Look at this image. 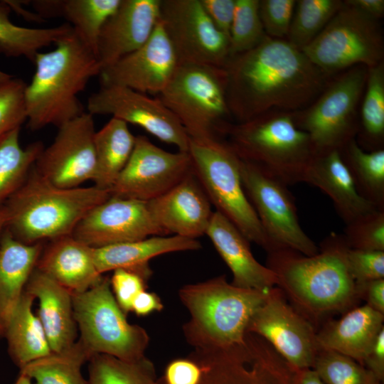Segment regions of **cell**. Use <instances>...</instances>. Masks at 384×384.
Returning <instances> with one entry per match:
<instances>
[{"mask_svg": "<svg viewBox=\"0 0 384 384\" xmlns=\"http://www.w3.org/2000/svg\"><path fill=\"white\" fill-rule=\"evenodd\" d=\"M223 69L228 109L238 122L275 109L302 108L324 90L328 76L289 41L267 36L229 57Z\"/></svg>", "mask_w": 384, "mask_h": 384, "instance_id": "6da1fadb", "label": "cell"}, {"mask_svg": "<svg viewBox=\"0 0 384 384\" xmlns=\"http://www.w3.org/2000/svg\"><path fill=\"white\" fill-rule=\"evenodd\" d=\"M348 248L342 235L332 233L314 255L291 249L267 252L266 266L275 274L276 286L316 329L359 302L347 262Z\"/></svg>", "mask_w": 384, "mask_h": 384, "instance_id": "7a4b0ae2", "label": "cell"}, {"mask_svg": "<svg viewBox=\"0 0 384 384\" xmlns=\"http://www.w3.org/2000/svg\"><path fill=\"white\" fill-rule=\"evenodd\" d=\"M33 63L35 73L24 91L31 130L48 125L59 127L85 112L78 95L102 68L73 29L55 43L54 50L38 53Z\"/></svg>", "mask_w": 384, "mask_h": 384, "instance_id": "3957f363", "label": "cell"}, {"mask_svg": "<svg viewBox=\"0 0 384 384\" xmlns=\"http://www.w3.org/2000/svg\"><path fill=\"white\" fill-rule=\"evenodd\" d=\"M267 292L235 286L225 275L182 287L178 296L190 315L183 332L193 353L209 356L244 346L249 321Z\"/></svg>", "mask_w": 384, "mask_h": 384, "instance_id": "277c9868", "label": "cell"}, {"mask_svg": "<svg viewBox=\"0 0 384 384\" xmlns=\"http://www.w3.org/2000/svg\"><path fill=\"white\" fill-rule=\"evenodd\" d=\"M110 197V191L95 185L58 187L33 169L0 209L4 228L18 240L34 244L72 235L85 215Z\"/></svg>", "mask_w": 384, "mask_h": 384, "instance_id": "5b68a950", "label": "cell"}, {"mask_svg": "<svg viewBox=\"0 0 384 384\" xmlns=\"http://www.w3.org/2000/svg\"><path fill=\"white\" fill-rule=\"evenodd\" d=\"M243 161L254 164L284 183L304 181L315 152L308 134L299 128L294 112L271 110L250 120L228 123L221 134Z\"/></svg>", "mask_w": 384, "mask_h": 384, "instance_id": "8992f818", "label": "cell"}, {"mask_svg": "<svg viewBox=\"0 0 384 384\" xmlns=\"http://www.w3.org/2000/svg\"><path fill=\"white\" fill-rule=\"evenodd\" d=\"M188 152L193 174L216 211L267 252L269 241L242 186L239 156L218 137L190 138Z\"/></svg>", "mask_w": 384, "mask_h": 384, "instance_id": "52a82bcc", "label": "cell"}, {"mask_svg": "<svg viewBox=\"0 0 384 384\" xmlns=\"http://www.w3.org/2000/svg\"><path fill=\"white\" fill-rule=\"evenodd\" d=\"M223 68L179 63L157 97L174 114L190 138L218 137L231 116Z\"/></svg>", "mask_w": 384, "mask_h": 384, "instance_id": "ba28073f", "label": "cell"}, {"mask_svg": "<svg viewBox=\"0 0 384 384\" xmlns=\"http://www.w3.org/2000/svg\"><path fill=\"white\" fill-rule=\"evenodd\" d=\"M72 298L78 340L92 356L106 354L124 361L145 356L149 336L144 328L127 321L108 277L84 292L72 294Z\"/></svg>", "mask_w": 384, "mask_h": 384, "instance_id": "9c48e42d", "label": "cell"}, {"mask_svg": "<svg viewBox=\"0 0 384 384\" xmlns=\"http://www.w3.org/2000/svg\"><path fill=\"white\" fill-rule=\"evenodd\" d=\"M302 51L328 76L353 65L383 62V38L378 19L343 2L318 36Z\"/></svg>", "mask_w": 384, "mask_h": 384, "instance_id": "30bf717a", "label": "cell"}, {"mask_svg": "<svg viewBox=\"0 0 384 384\" xmlns=\"http://www.w3.org/2000/svg\"><path fill=\"white\" fill-rule=\"evenodd\" d=\"M368 68L356 65L333 82L310 107L294 112L296 124L309 136L315 154L340 150L358 132L356 108Z\"/></svg>", "mask_w": 384, "mask_h": 384, "instance_id": "8fae6325", "label": "cell"}, {"mask_svg": "<svg viewBox=\"0 0 384 384\" xmlns=\"http://www.w3.org/2000/svg\"><path fill=\"white\" fill-rule=\"evenodd\" d=\"M245 192L269 241L271 252L291 249L311 256L319 247L302 228L294 199L283 181L261 167L240 162Z\"/></svg>", "mask_w": 384, "mask_h": 384, "instance_id": "7c38bea8", "label": "cell"}, {"mask_svg": "<svg viewBox=\"0 0 384 384\" xmlns=\"http://www.w3.org/2000/svg\"><path fill=\"white\" fill-rule=\"evenodd\" d=\"M247 333L265 340L292 370L313 368L321 348L317 329L287 301L277 286L252 316Z\"/></svg>", "mask_w": 384, "mask_h": 384, "instance_id": "4fadbf2b", "label": "cell"}, {"mask_svg": "<svg viewBox=\"0 0 384 384\" xmlns=\"http://www.w3.org/2000/svg\"><path fill=\"white\" fill-rule=\"evenodd\" d=\"M159 21L179 63L223 68L229 38L213 25L201 0H161Z\"/></svg>", "mask_w": 384, "mask_h": 384, "instance_id": "5bb4252c", "label": "cell"}, {"mask_svg": "<svg viewBox=\"0 0 384 384\" xmlns=\"http://www.w3.org/2000/svg\"><path fill=\"white\" fill-rule=\"evenodd\" d=\"M193 171L188 152L165 151L144 136H137L127 164L110 196L148 202L163 195Z\"/></svg>", "mask_w": 384, "mask_h": 384, "instance_id": "9a60e30c", "label": "cell"}, {"mask_svg": "<svg viewBox=\"0 0 384 384\" xmlns=\"http://www.w3.org/2000/svg\"><path fill=\"white\" fill-rule=\"evenodd\" d=\"M53 142L44 148L34 169L60 188H75L93 181L96 171L93 116L87 112L60 126Z\"/></svg>", "mask_w": 384, "mask_h": 384, "instance_id": "2e32d148", "label": "cell"}, {"mask_svg": "<svg viewBox=\"0 0 384 384\" xmlns=\"http://www.w3.org/2000/svg\"><path fill=\"white\" fill-rule=\"evenodd\" d=\"M87 112L110 114L127 124L139 126L159 140L188 151L190 137L174 114L156 97L130 88L101 85L87 99Z\"/></svg>", "mask_w": 384, "mask_h": 384, "instance_id": "e0dca14e", "label": "cell"}, {"mask_svg": "<svg viewBox=\"0 0 384 384\" xmlns=\"http://www.w3.org/2000/svg\"><path fill=\"white\" fill-rule=\"evenodd\" d=\"M164 235L147 202L111 196L90 210L72 233L92 248Z\"/></svg>", "mask_w": 384, "mask_h": 384, "instance_id": "ac0fdd59", "label": "cell"}, {"mask_svg": "<svg viewBox=\"0 0 384 384\" xmlns=\"http://www.w3.org/2000/svg\"><path fill=\"white\" fill-rule=\"evenodd\" d=\"M179 65L174 48L160 21L140 48L103 68L101 85L123 86L135 91L159 95Z\"/></svg>", "mask_w": 384, "mask_h": 384, "instance_id": "d6986e66", "label": "cell"}, {"mask_svg": "<svg viewBox=\"0 0 384 384\" xmlns=\"http://www.w3.org/2000/svg\"><path fill=\"white\" fill-rule=\"evenodd\" d=\"M161 0H122L104 24L97 42L102 70L134 52L149 38L159 19Z\"/></svg>", "mask_w": 384, "mask_h": 384, "instance_id": "ffe728a7", "label": "cell"}, {"mask_svg": "<svg viewBox=\"0 0 384 384\" xmlns=\"http://www.w3.org/2000/svg\"><path fill=\"white\" fill-rule=\"evenodd\" d=\"M164 233L196 239L206 235L213 211L193 171L159 197L147 202Z\"/></svg>", "mask_w": 384, "mask_h": 384, "instance_id": "44dd1931", "label": "cell"}, {"mask_svg": "<svg viewBox=\"0 0 384 384\" xmlns=\"http://www.w3.org/2000/svg\"><path fill=\"white\" fill-rule=\"evenodd\" d=\"M206 235L230 270L233 285L262 291L277 285L274 272L254 257L250 242L220 213H213Z\"/></svg>", "mask_w": 384, "mask_h": 384, "instance_id": "7402d4cb", "label": "cell"}, {"mask_svg": "<svg viewBox=\"0 0 384 384\" xmlns=\"http://www.w3.org/2000/svg\"><path fill=\"white\" fill-rule=\"evenodd\" d=\"M36 268L72 294L84 292L103 278L95 262L94 248L72 235L51 240L42 250Z\"/></svg>", "mask_w": 384, "mask_h": 384, "instance_id": "603a6c76", "label": "cell"}, {"mask_svg": "<svg viewBox=\"0 0 384 384\" xmlns=\"http://www.w3.org/2000/svg\"><path fill=\"white\" fill-rule=\"evenodd\" d=\"M304 182L319 188L331 199L346 225L377 209L358 193L338 149L316 153L306 169Z\"/></svg>", "mask_w": 384, "mask_h": 384, "instance_id": "cb8c5ba5", "label": "cell"}, {"mask_svg": "<svg viewBox=\"0 0 384 384\" xmlns=\"http://www.w3.org/2000/svg\"><path fill=\"white\" fill-rule=\"evenodd\" d=\"M39 301L38 317L52 352H59L76 341L72 293L35 268L24 289Z\"/></svg>", "mask_w": 384, "mask_h": 384, "instance_id": "d4e9b609", "label": "cell"}, {"mask_svg": "<svg viewBox=\"0 0 384 384\" xmlns=\"http://www.w3.org/2000/svg\"><path fill=\"white\" fill-rule=\"evenodd\" d=\"M384 314L366 304L356 306L338 319H329L317 331L321 348L347 356L363 366L364 358L383 326Z\"/></svg>", "mask_w": 384, "mask_h": 384, "instance_id": "484cf974", "label": "cell"}, {"mask_svg": "<svg viewBox=\"0 0 384 384\" xmlns=\"http://www.w3.org/2000/svg\"><path fill=\"white\" fill-rule=\"evenodd\" d=\"M41 242L26 244L4 228L0 237V338L36 267Z\"/></svg>", "mask_w": 384, "mask_h": 384, "instance_id": "4316f807", "label": "cell"}, {"mask_svg": "<svg viewBox=\"0 0 384 384\" xmlns=\"http://www.w3.org/2000/svg\"><path fill=\"white\" fill-rule=\"evenodd\" d=\"M201 247L196 239L178 235H156L142 240L94 248V259L100 274L116 269L132 271L148 279L152 271L149 261L173 252L197 250Z\"/></svg>", "mask_w": 384, "mask_h": 384, "instance_id": "83f0119b", "label": "cell"}, {"mask_svg": "<svg viewBox=\"0 0 384 384\" xmlns=\"http://www.w3.org/2000/svg\"><path fill=\"white\" fill-rule=\"evenodd\" d=\"M121 1L41 0L32 1L31 4L41 18H65L81 42L97 57L100 31Z\"/></svg>", "mask_w": 384, "mask_h": 384, "instance_id": "f1b7e54d", "label": "cell"}, {"mask_svg": "<svg viewBox=\"0 0 384 384\" xmlns=\"http://www.w3.org/2000/svg\"><path fill=\"white\" fill-rule=\"evenodd\" d=\"M34 300L23 292L5 331L9 353L19 369L52 352L39 317L33 311Z\"/></svg>", "mask_w": 384, "mask_h": 384, "instance_id": "f546056e", "label": "cell"}, {"mask_svg": "<svg viewBox=\"0 0 384 384\" xmlns=\"http://www.w3.org/2000/svg\"><path fill=\"white\" fill-rule=\"evenodd\" d=\"M135 140L128 124L115 117L95 132V186L110 190L129 159Z\"/></svg>", "mask_w": 384, "mask_h": 384, "instance_id": "4dcf8cb0", "label": "cell"}, {"mask_svg": "<svg viewBox=\"0 0 384 384\" xmlns=\"http://www.w3.org/2000/svg\"><path fill=\"white\" fill-rule=\"evenodd\" d=\"M11 9L6 1H0V53L8 57H25L33 63L44 47L55 44L73 31L64 23L51 28H28L12 23Z\"/></svg>", "mask_w": 384, "mask_h": 384, "instance_id": "1f68e13d", "label": "cell"}, {"mask_svg": "<svg viewBox=\"0 0 384 384\" xmlns=\"http://www.w3.org/2000/svg\"><path fill=\"white\" fill-rule=\"evenodd\" d=\"M359 195L384 210V150L365 151L355 139L341 149Z\"/></svg>", "mask_w": 384, "mask_h": 384, "instance_id": "d6a6232c", "label": "cell"}, {"mask_svg": "<svg viewBox=\"0 0 384 384\" xmlns=\"http://www.w3.org/2000/svg\"><path fill=\"white\" fill-rule=\"evenodd\" d=\"M20 129L0 135V208L23 183L44 149L41 142L23 148Z\"/></svg>", "mask_w": 384, "mask_h": 384, "instance_id": "836d02e7", "label": "cell"}, {"mask_svg": "<svg viewBox=\"0 0 384 384\" xmlns=\"http://www.w3.org/2000/svg\"><path fill=\"white\" fill-rule=\"evenodd\" d=\"M91 357L78 340L63 351L30 362L20 373L34 380L35 384H87L81 368Z\"/></svg>", "mask_w": 384, "mask_h": 384, "instance_id": "e575fe53", "label": "cell"}, {"mask_svg": "<svg viewBox=\"0 0 384 384\" xmlns=\"http://www.w3.org/2000/svg\"><path fill=\"white\" fill-rule=\"evenodd\" d=\"M87 384H156L154 363L146 356L124 361L106 354L89 360Z\"/></svg>", "mask_w": 384, "mask_h": 384, "instance_id": "d590c367", "label": "cell"}, {"mask_svg": "<svg viewBox=\"0 0 384 384\" xmlns=\"http://www.w3.org/2000/svg\"><path fill=\"white\" fill-rule=\"evenodd\" d=\"M366 92L361 107L362 142L369 151L381 148L384 141V63L368 68Z\"/></svg>", "mask_w": 384, "mask_h": 384, "instance_id": "8d00e7d4", "label": "cell"}, {"mask_svg": "<svg viewBox=\"0 0 384 384\" xmlns=\"http://www.w3.org/2000/svg\"><path fill=\"white\" fill-rule=\"evenodd\" d=\"M294 11L288 40L302 50L323 30L343 6L340 0H299Z\"/></svg>", "mask_w": 384, "mask_h": 384, "instance_id": "74e56055", "label": "cell"}, {"mask_svg": "<svg viewBox=\"0 0 384 384\" xmlns=\"http://www.w3.org/2000/svg\"><path fill=\"white\" fill-rule=\"evenodd\" d=\"M325 384H379L374 375L354 359L321 348L313 368Z\"/></svg>", "mask_w": 384, "mask_h": 384, "instance_id": "f35d334b", "label": "cell"}, {"mask_svg": "<svg viewBox=\"0 0 384 384\" xmlns=\"http://www.w3.org/2000/svg\"><path fill=\"white\" fill-rule=\"evenodd\" d=\"M260 0H235L230 31V56L247 52L267 36L259 14Z\"/></svg>", "mask_w": 384, "mask_h": 384, "instance_id": "ab89813d", "label": "cell"}, {"mask_svg": "<svg viewBox=\"0 0 384 384\" xmlns=\"http://www.w3.org/2000/svg\"><path fill=\"white\" fill-rule=\"evenodd\" d=\"M341 235L351 249L384 251V210L375 209L357 218Z\"/></svg>", "mask_w": 384, "mask_h": 384, "instance_id": "60d3db41", "label": "cell"}, {"mask_svg": "<svg viewBox=\"0 0 384 384\" xmlns=\"http://www.w3.org/2000/svg\"><path fill=\"white\" fill-rule=\"evenodd\" d=\"M26 85L21 79L0 71V135L26 121Z\"/></svg>", "mask_w": 384, "mask_h": 384, "instance_id": "b9f144b4", "label": "cell"}, {"mask_svg": "<svg viewBox=\"0 0 384 384\" xmlns=\"http://www.w3.org/2000/svg\"><path fill=\"white\" fill-rule=\"evenodd\" d=\"M157 384H162L158 383ZM199 384H284L257 370L232 365L206 368Z\"/></svg>", "mask_w": 384, "mask_h": 384, "instance_id": "7bdbcfd3", "label": "cell"}, {"mask_svg": "<svg viewBox=\"0 0 384 384\" xmlns=\"http://www.w3.org/2000/svg\"><path fill=\"white\" fill-rule=\"evenodd\" d=\"M296 2L295 0L259 1V14L267 36L278 39L287 36Z\"/></svg>", "mask_w": 384, "mask_h": 384, "instance_id": "ee69618b", "label": "cell"}, {"mask_svg": "<svg viewBox=\"0 0 384 384\" xmlns=\"http://www.w3.org/2000/svg\"><path fill=\"white\" fill-rule=\"evenodd\" d=\"M347 262L356 283L384 279V251L348 248Z\"/></svg>", "mask_w": 384, "mask_h": 384, "instance_id": "f6af8a7d", "label": "cell"}, {"mask_svg": "<svg viewBox=\"0 0 384 384\" xmlns=\"http://www.w3.org/2000/svg\"><path fill=\"white\" fill-rule=\"evenodd\" d=\"M114 297L124 314L132 311V302L146 290V279L139 274L124 269H116L110 278Z\"/></svg>", "mask_w": 384, "mask_h": 384, "instance_id": "bcb514c9", "label": "cell"}, {"mask_svg": "<svg viewBox=\"0 0 384 384\" xmlns=\"http://www.w3.org/2000/svg\"><path fill=\"white\" fill-rule=\"evenodd\" d=\"M203 370L195 360L179 358L170 361L164 370L163 384H199Z\"/></svg>", "mask_w": 384, "mask_h": 384, "instance_id": "7dc6e473", "label": "cell"}, {"mask_svg": "<svg viewBox=\"0 0 384 384\" xmlns=\"http://www.w3.org/2000/svg\"><path fill=\"white\" fill-rule=\"evenodd\" d=\"M201 2L213 25L229 38L235 0H201Z\"/></svg>", "mask_w": 384, "mask_h": 384, "instance_id": "c3c4849f", "label": "cell"}, {"mask_svg": "<svg viewBox=\"0 0 384 384\" xmlns=\"http://www.w3.org/2000/svg\"><path fill=\"white\" fill-rule=\"evenodd\" d=\"M356 294L359 300L373 309L384 314V279L356 283Z\"/></svg>", "mask_w": 384, "mask_h": 384, "instance_id": "681fc988", "label": "cell"}, {"mask_svg": "<svg viewBox=\"0 0 384 384\" xmlns=\"http://www.w3.org/2000/svg\"><path fill=\"white\" fill-rule=\"evenodd\" d=\"M363 366L380 382L384 379V328L368 351Z\"/></svg>", "mask_w": 384, "mask_h": 384, "instance_id": "f907efd6", "label": "cell"}, {"mask_svg": "<svg viewBox=\"0 0 384 384\" xmlns=\"http://www.w3.org/2000/svg\"><path fill=\"white\" fill-rule=\"evenodd\" d=\"M163 309L164 304L158 294L144 290L133 300L131 311L138 316H146Z\"/></svg>", "mask_w": 384, "mask_h": 384, "instance_id": "816d5d0a", "label": "cell"}, {"mask_svg": "<svg viewBox=\"0 0 384 384\" xmlns=\"http://www.w3.org/2000/svg\"><path fill=\"white\" fill-rule=\"evenodd\" d=\"M343 2L375 19L384 14L383 0H347Z\"/></svg>", "mask_w": 384, "mask_h": 384, "instance_id": "f5cc1de1", "label": "cell"}, {"mask_svg": "<svg viewBox=\"0 0 384 384\" xmlns=\"http://www.w3.org/2000/svg\"><path fill=\"white\" fill-rule=\"evenodd\" d=\"M291 384H325L312 368L293 370Z\"/></svg>", "mask_w": 384, "mask_h": 384, "instance_id": "db71d44e", "label": "cell"}, {"mask_svg": "<svg viewBox=\"0 0 384 384\" xmlns=\"http://www.w3.org/2000/svg\"><path fill=\"white\" fill-rule=\"evenodd\" d=\"M31 380L28 376L20 373L14 384H31Z\"/></svg>", "mask_w": 384, "mask_h": 384, "instance_id": "11a10c76", "label": "cell"}, {"mask_svg": "<svg viewBox=\"0 0 384 384\" xmlns=\"http://www.w3.org/2000/svg\"><path fill=\"white\" fill-rule=\"evenodd\" d=\"M5 228V220L2 210L0 209V237Z\"/></svg>", "mask_w": 384, "mask_h": 384, "instance_id": "9f6ffc18", "label": "cell"}, {"mask_svg": "<svg viewBox=\"0 0 384 384\" xmlns=\"http://www.w3.org/2000/svg\"><path fill=\"white\" fill-rule=\"evenodd\" d=\"M379 384H383V383H379Z\"/></svg>", "mask_w": 384, "mask_h": 384, "instance_id": "6f0895ef", "label": "cell"}]
</instances>
